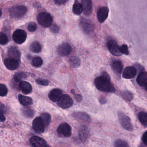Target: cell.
Listing matches in <instances>:
<instances>
[{"mask_svg":"<svg viewBox=\"0 0 147 147\" xmlns=\"http://www.w3.org/2000/svg\"><path fill=\"white\" fill-rule=\"evenodd\" d=\"M96 87L99 90L106 92H114L115 89L110 82V78L104 76L97 77L94 81Z\"/></svg>","mask_w":147,"mask_h":147,"instance_id":"1","label":"cell"},{"mask_svg":"<svg viewBox=\"0 0 147 147\" xmlns=\"http://www.w3.org/2000/svg\"><path fill=\"white\" fill-rule=\"evenodd\" d=\"M38 23L44 28H48L52 25L53 18L50 14L47 12L40 13L37 17Z\"/></svg>","mask_w":147,"mask_h":147,"instance_id":"2","label":"cell"},{"mask_svg":"<svg viewBox=\"0 0 147 147\" xmlns=\"http://www.w3.org/2000/svg\"><path fill=\"white\" fill-rule=\"evenodd\" d=\"M27 12V8L23 5H20L13 7L10 10L11 17L15 19H19L24 16Z\"/></svg>","mask_w":147,"mask_h":147,"instance_id":"3","label":"cell"},{"mask_svg":"<svg viewBox=\"0 0 147 147\" xmlns=\"http://www.w3.org/2000/svg\"><path fill=\"white\" fill-rule=\"evenodd\" d=\"M26 32L22 29L16 30L13 34V39L16 44H23L26 39Z\"/></svg>","mask_w":147,"mask_h":147,"instance_id":"4","label":"cell"},{"mask_svg":"<svg viewBox=\"0 0 147 147\" xmlns=\"http://www.w3.org/2000/svg\"><path fill=\"white\" fill-rule=\"evenodd\" d=\"M118 118L120 123L126 130L131 131L133 130V126L131 123L130 118L123 113H119Z\"/></svg>","mask_w":147,"mask_h":147,"instance_id":"5","label":"cell"},{"mask_svg":"<svg viewBox=\"0 0 147 147\" xmlns=\"http://www.w3.org/2000/svg\"><path fill=\"white\" fill-rule=\"evenodd\" d=\"M73 103L72 98L67 94L62 95L57 102L58 105L63 109H67L70 108L72 106Z\"/></svg>","mask_w":147,"mask_h":147,"instance_id":"6","label":"cell"},{"mask_svg":"<svg viewBox=\"0 0 147 147\" xmlns=\"http://www.w3.org/2000/svg\"><path fill=\"white\" fill-rule=\"evenodd\" d=\"M57 131L61 136L69 137L71 134V128L68 123H63L59 126Z\"/></svg>","mask_w":147,"mask_h":147,"instance_id":"7","label":"cell"},{"mask_svg":"<svg viewBox=\"0 0 147 147\" xmlns=\"http://www.w3.org/2000/svg\"><path fill=\"white\" fill-rule=\"evenodd\" d=\"M46 126L41 117H36L32 122V128L38 134L44 133Z\"/></svg>","mask_w":147,"mask_h":147,"instance_id":"8","label":"cell"},{"mask_svg":"<svg viewBox=\"0 0 147 147\" xmlns=\"http://www.w3.org/2000/svg\"><path fill=\"white\" fill-rule=\"evenodd\" d=\"M107 46L108 49L112 55L117 57L122 55L119 49L120 47L118 45L117 43L115 40H110L107 44Z\"/></svg>","mask_w":147,"mask_h":147,"instance_id":"9","label":"cell"},{"mask_svg":"<svg viewBox=\"0 0 147 147\" xmlns=\"http://www.w3.org/2000/svg\"><path fill=\"white\" fill-rule=\"evenodd\" d=\"M30 144L32 147H47L46 142L40 137L37 136L32 137L30 140Z\"/></svg>","mask_w":147,"mask_h":147,"instance_id":"10","label":"cell"},{"mask_svg":"<svg viewBox=\"0 0 147 147\" xmlns=\"http://www.w3.org/2000/svg\"><path fill=\"white\" fill-rule=\"evenodd\" d=\"M109 9L107 7H102L100 8L97 12V16L98 21L103 23L105 21L109 16Z\"/></svg>","mask_w":147,"mask_h":147,"instance_id":"11","label":"cell"},{"mask_svg":"<svg viewBox=\"0 0 147 147\" xmlns=\"http://www.w3.org/2000/svg\"><path fill=\"white\" fill-rule=\"evenodd\" d=\"M71 46L68 43H63L59 46L58 49V53L60 56L62 57L68 56L71 51Z\"/></svg>","mask_w":147,"mask_h":147,"instance_id":"12","label":"cell"},{"mask_svg":"<svg viewBox=\"0 0 147 147\" xmlns=\"http://www.w3.org/2000/svg\"><path fill=\"white\" fill-rule=\"evenodd\" d=\"M3 63L6 68L10 70L16 69L19 66V61L10 58L5 59Z\"/></svg>","mask_w":147,"mask_h":147,"instance_id":"13","label":"cell"},{"mask_svg":"<svg viewBox=\"0 0 147 147\" xmlns=\"http://www.w3.org/2000/svg\"><path fill=\"white\" fill-rule=\"evenodd\" d=\"M63 95V92L60 89H54L49 92V99L53 102H57Z\"/></svg>","mask_w":147,"mask_h":147,"instance_id":"14","label":"cell"},{"mask_svg":"<svg viewBox=\"0 0 147 147\" xmlns=\"http://www.w3.org/2000/svg\"><path fill=\"white\" fill-rule=\"evenodd\" d=\"M81 4L85 15L86 16H90L92 12V2L91 0H82Z\"/></svg>","mask_w":147,"mask_h":147,"instance_id":"15","label":"cell"},{"mask_svg":"<svg viewBox=\"0 0 147 147\" xmlns=\"http://www.w3.org/2000/svg\"><path fill=\"white\" fill-rule=\"evenodd\" d=\"M80 26L84 32L86 34H90L92 32L93 26L90 22L86 19H83L80 22Z\"/></svg>","mask_w":147,"mask_h":147,"instance_id":"16","label":"cell"},{"mask_svg":"<svg viewBox=\"0 0 147 147\" xmlns=\"http://www.w3.org/2000/svg\"><path fill=\"white\" fill-rule=\"evenodd\" d=\"M136 69L132 66H128L125 68L123 73V77L125 79H131L135 77Z\"/></svg>","mask_w":147,"mask_h":147,"instance_id":"17","label":"cell"},{"mask_svg":"<svg viewBox=\"0 0 147 147\" xmlns=\"http://www.w3.org/2000/svg\"><path fill=\"white\" fill-rule=\"evenodd\" d=\"M8 54L10 58L20 61V59L21 54L19 49L14 46H12L9 49Z\"/></svg>","mask_w":147,"mask_h":147,"instance_id":"18","label":"cell"},{"mask_svg":"<svg viewBox=\"0 0 147 147\" xmlns=\"http://www.w3.org/2000/svg\"><path fill=\"white\" fill-rule=\"evenodd\" d=\"M20 87L22 92L25 94H28L32 91L31 85L28 82L25 81H21L20 84Z\"/></svg>","mask_w":147,"mask_h":147,"instance_id":"19","label":"cell"},{"mask_svg":"<svg viewBox=\"0 0 147 147\" xmlns=\"http://www.w3.org/2000/svg\"><path fill=\"white\" fill-rule=\"evenodd\" d=\"M18 98H19L20 102L23 106H28L32 104V99L29 97L26 96L21 94H19L18 95Z\"/></svg>","mask_w":147,"mask_h":147,"instance_id":"20","label":"cell"},{"mask_svg":"<svg viewBox=\"0 0 147 147\" xmlns=\"http://www.w3.org/2000/svg\"><path fill=\"white\" fill-rule=\"evenodd\" d=\"M89 134L90 133L87 127L83 126L80 128L79 131L78 135L80 140L84 141L87 140L89 137Z\"/></svg>","mask_w":147,"mask_h":147,"instance_id":"21","label":"cell"},{"mask_svg":"<svg viewBox=\"0 0 147 147\" xmlns=\"http://www.w3.org/2000/svg\"><path fill=\"white\" fill-rule=\"evenodd\" d=\"M137 82L139 85L144 86L147 83V72H142L137 77Z\"/></svg>","mask_w":147,"mask_h":147,"instance_id":"22","label":"cell"},{"mask_svg":"<svg viewBox=\"0 0 147 147\" xmlns=\"http://www.w3.org/2000/svg\"><path fill=\"white\" fill-rule=\"evenodd\" d=\"M123 65L120 61H115L112 63V68L113 71L117 74H121L123 70Z\"/></svg>","mask_w":147,"mask_h":147,"instance_id":"23","label":"cell"},{"mask_svg":"<svg viewBox=\"0 0 147 147\" xmlns=\"http://www.w3.org/2000/svg\"><path fill=\"white\" fill-rule=\"evenodd\" d=\"M69 63L71 67L77 68L80 65L81 62L80 59L77 57H72L70 58Z\"/></svg>","mask_w":147,"mask_h":147,"instance_id":"24","label":"cell"},{"mask_svg":"<svg viewBox=\"0 0 147 147\" xmlns=\"http://www.w3.org/2000/svg\"><path fill=\"white\" fill-rule=\"evenodd\" d=\"M83 11V7L81 3L75 2L74 4L73 7V12L75 14L79 15Z\"/></svg>","mask_w":147,"mask_h":147,"instance_id":"25","label":"cell"},{"mask_svg":"<svg viewBox=\"0 0 147 147\" xmlns=\"http://www.w3.org/2000/svg\"><path fill=\"white\" fill-rule=\"evenodd\" d=\"M138 118L143 126L147 127V113L142 111L138 114Z\"/></svg>","mask_w":147,"mask_h":147,"instance_id":"26","label":"cell"},{"mask_svg":"<svg viewBox=\"0 0 147 147\" xmlns=\"http://www.w3.org/2000/svg\"><path fill=\"white\" fill-rule=\"evenodd\" d=\"M30 49L33 52L38 53L41 51V46L39 42L34 41L30 45Z\"/></svg>","mask_w":147,"mask_h":147,"instance_id":"27","label":"cell"},{"mask_svg":"<svg viewBox=\"0 0 147 147\" xmlns=\"http://www.w3.org/2000/svg\"><path fill=\"white\" fill-rule=\"evenodd\" d=\"M40 117L43 120L46 127L49 125L51 120V115L48 113H43L40 115Z\"/></svg>","mask_w":147,"mask_h":147,"instance_id":"28","label":"cell"},{"mask_svg":"<svg viewBox=\"0 0 147 147\" xmlns=\"http://www.w3.org/2000/svg\"><path fill=\"white\" fill-rule=\"evenodd\" d=\"M32 65L35 67H39L43 64V60L39 57H35L33 58L32 61Z\"/></svg>","mask_w":147,"mask_h":147,"instance_id":"29","label":"cell"},{"mask_svg":"<svg viewBox=\"0 0 147 147\" xmlns=\"http://www.w3.org/2000/svg\"><path fill=\"white\" fill-rule=\"evenodd\" d=\"M22 113L26 117L32 118L34 116V112L32 109L29 108H24L22 109Z\"/></svg>","mask_w":147,"mask_h":147,"instance_id":"30","label":"cell"},{"mask_svg":"<svg viewBox=\"0 0 147 147\" xmlns=\"http://www.w3.org/2000/svg\"><path fill=\"white\" fill-rule=\"evenodd\" d=\"M26 76L25 73L22 72H17L14 74V80L16 82H19L26 78Z\"/></svg>","mask_w":147,"mask_h":147,"instance_id":"31","label":"cell"},{"mask_svg":"<svg viewBox=\"0 0 147 147\" xmlns=\"http://www.w3.org/2000/svg\"><path fill=\"white\" fill-rule=\"evenodd\" d=\"M74 116L78 119L83 120V121H88L90 120V118L88 115L83 112H79L74 115Z\"/></svg>","mask_w":147,"mask_h":147,"instance_id":"32","label":"cell"},{"mask_svg":"<svg viewBox=\"0 0 147 147\" xmlns=\"http://www.w3.org/2000/svg\"><path fill=\"white\" fill-rule=\"evenodd\" d=\"M8 38L5 34L0 32V45H4L7 44Z\"/></svg>","mask_w":147,"mask_h":147,"instance_id":"33","label":"cell"},{"mask_svg":"<svg viewBox=\"0 0 147 147\" xmlns=\"http://www.w3.org/2000/svg\"><path fill=\"white\" fill-rule=\"evenodd\" d=\"M115 147H129V146L125 141L118 140L115 142Z\"/></svg>","mask_w":147,"mask_h":147,"instance_id":"34","label":"cell"},{"mask_svg":"<svg viewBox=\"0 0 147 147\" xmlns=\"http://www.w3.org/2000/svg\"><path fill=\"white\" fill-rule=\"evenodd\" d=\"M7 87L3 84H0V96H5L7 94Z\"/></svg>","mask_w":147,"mask_h":147,"instance_id":"35","label":"cell"},{"mask_svg":"<svg viewBox=\"0 0 147 147\" xmlns=\"http://www.w3.org/2000/svg\"><path fill=\"white\" fill-rule=\"evenodd\" d=\"M120 52L122 54L127 55L129 54L128 48L127 46L126 45H123L119 47Z\"/></svg>","mask_w":147,"mask_h":147,"instance_id":"36","label":"cell"},{"mask_svg":"<svg viewBox=\"0 0 147 147\" xmlns=\"http://www.w3.org/2000/svg\"><path fill=\"white\" fill-rule=\"evenodd\" d=\"M27 28L29 32H34L37 29V25L34 22H31L28 24Z\"/></svg>","mask_w":147,"mask_h":147,"instance_id":"37","label":"cell"},{"mask_svg":"<svg viewBox=\"0 0 147 147\" xmlns=\"http://www.w3.org/2000/svg\"><path fill=\"white\" fill-rule=\"evenodd\" d=\"M36 82L38 84L42 86H47L49 84V81L47 80L43 79H38L36 80Z\"/></svg>","mask_w":147,"mask_h":147,"instance_id":"38","label":"cell"},{"mask_svg":"<svg viewBox=\"0 0 147 147\" xmlns=\"http://www.w3.org/2000/svg\"><path fill=\"white\" fill-rule=\"evenodd\" d=\"M123 96L124 97L128 100H131V98H132V95L131 93L129 92L126 91L123 92Z\"/></svg>","mask_w":147,"mask_h":147,"instance_id":"39","label":"cell"},{"mask_svg":"<svg viewBox=\"0 0 147 147\" xmlns=\"http://www.w3.org/2000/svg\"><path fill=\"white\" fill-rule=\"evenodd\" d=\"M51 31L53 33H57L59 30V28L57 25H54L51 27Z\"/></svg>","mask_w":147,"mask_h":147,"instance_id":"40","label":"cell"},{"mask_svg":"<svg viewBox=\"0 0 147 147\" xmlns=\"http://www.w3.org/2000/svg\"><path fill=\"white\" fill-rule=\"evenodd\" d=\"M142 141L144 144L147 145V131H146L142 137Z\"/></svg>","mask_w":147,"mask_h":147,"instance_id":"41","label":"cell"},{"mask_svg":"<svg viewBox=\"0 0 147 147\" xmlns=\"http://www.w3.org/2000/svg\"><path fill=\"white\" fill-rule=\"evenodd\" d=\"M55 3H57L58 5H62V4H64L68 0H54Z\"/></svg>","mask_w":147,"mask_h":147,"instance_id":"42","label":"cell"},{"mask_svg":"<svg viewBox=\"0 0 147 147\" xmlns=\"http://www.w3.org/2000/svg\"><path fill=\"white\" fill-rule=\"evenodd\" d=\"M75 98L76 100L78 102H80L82 100V96L79 94H76L75 95Z\"/></svg>","mask_w":147,"mask_h":147,"instance_id":"43","label":"cell"},{"mask_svg":"<svg viewBox=\"0 0 147 147\" xmlns=\"http://www.w3.org/2000/svg\"><path fill=\"white\" fill-rule=\"evenodd\" d=\"M6 120V117L3 115V113L0 112V121L3 122Z\"/></svg>","mask_w":147,"mask_h":147,"instance_id":"44","label":"cell"},{"mask_svg":"<svg viewBox=\"0 0 147 147\" xmlns=\"http://www.w3.org/2000/svg\"><path fill=\"white\" fill-rule=\"evenodd\" d=\"M5 111V107L3 104L0 103V112L4 113Z\"/></svg>","mask_w":147,"mask_h":147,"instance_id":"45","label":"cell"},{"mask_svg":"<svg viewBox=\"0 0 147 147\" xmlns=\"http://www.w3.org/2000/svg\"><path fill=\"white\" fill-rule=\"evenodd\" d=\"M99 102H100V103L102 104H104L106 103V100L104 98H101L100 100H99Z\"/></svg>","mask_w":147,"mask_h":147,"instance_id":"46","label":"cell"},{"mask_svg":"<svg viewBox=\"0 0 147 147\" xmlns=\"http://www.w3.org/2000/svg\"><path fill=\"white\" fill-rule=\"evenodd\" d=\"M145 89H146V90L147 91V83L145 85Z\"/></svg>","mask_w":147,"mask_h":147,"instance_id":"47","label":"cell"},{"mask_svg":"<svg viewBox=\"0 0 147 147\" xmlns=\"http://www.w3.org/2000/svg\"><path fill=\"white\" fill-rule=\"evenodd\" d=\"M2 15V12L1 11V9H0V17H1V16Z\"/></svg>","mask_w":147,"mask_h":147,"instance_id":"48","label":"cell"},{"mask_svg":"<svg viewBox=\"0 0 147 147\" xmlns=\"http://www.w3.org/2000/svg\"></svg>","mask_w":147,"mask_h":147,"instance_id":"49","label":"cell"}]
</instances>
